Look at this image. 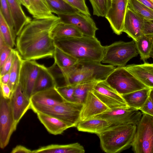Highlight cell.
Segmentation results:
<instances>
[{
  "instance_id": "cell-32",
  "label": "cell",
  "mask_w": 153,
  "mask_h": 153,
  "mask_svg": "<svg viewBox=\"0 0 153 153\" xmlns=\"http://www.w3.org/2000/svg\"><path fill=\"white\" fill-rule=\"evenodd\" d=\"M0 35L5 43L13 48L16 45L15 33L10 28L1 13L0 12Z\"/></svg>"
},
{
  "instance_id": "cell-14",
  "label": "cell",
  "mask_w": 153,
  "mask_h": 153,
  "mask_svg": "<svg viewBox=\"0 0 153 153\" xmlns=\"http://www.w3.org/2000/svg\"><path fill=\"white\" fill-rule=\"evenodd\" d=\"M128 0H116L112 3L105 17L114 32L117 35L123 32L124 19Z\"/></svg>"
},
{
  "instance_id": "cell-9",
  "label": "cell",
  "mask_w": 153,
  "mask_h": 153,
  "mask_svg": "<svg viewBox=\"0 0 153 153\" xmlns=\"http://www.w3.org/2000/svg\"><path fill=\"white\" fill-rule=\"evenodd\" d=\"M17 125L13 117L9 99L0 97V147L4 149L8 144Z\"/></svg>"
},
{
  "instance_id": "cell-43",
  "label": "cell",
  "mask_w": 153,
  "mask_h": 153,
  "mask_svg": "<svg viewBox=\"0 0 153 153\" xmlns=\"http://www.w3.org/2000/svg\"><path fill=\"white\" fill-rule=\"evenodd\" d=\"M143 114L145 113L153 116V102L149 97L140 108Z\"/></svg>"
},
{
  "instance_id": "cell-37",
  "label": "cell",
  "mask_w": 153,
  "mask_h": 153,
  "mask_svg": "<svg viewBox=\"0 0 153 153\" xmlns=\"http://www.w3.org/2000/svg\"><path fill=\"white\" fill-rule=\"evenodd\" d=\"M76 85H67L56 88L65 101L76 102L74 97V91Z\"/></svg>"
},
{
  "instance_id": "cell-1",
  "label": "cell",
  "mask_w": 153,
  "mask_h": 153,
  "mask_svg": "<svg viewBox=\"0 0 153 153\" xmlns=\"http://www.w3.org/2000/svg\"><path fill=\"white\" fill-rule=\"evenodd\" d=\"M61 22L54 15L34 19L26 25L17 36L16 47L23 60H35L53 56L55 48L51 32Z\"/></svg>"
},
{
  "instance_id": "cell-50",
  "label": "cell",
  "mask_w": 153,
  "mask_h": 153,
  "mask_svg": "<svg viewBox=\"0 0 153 153\" xmlns=\"http://www.w3.org/2000/svg\"><path fill=\"white\" fill-rule=\"evenodd\" d=\"M150 57L152 58L153 59V41L152 48L150 53Z\"/></svg>"
},
{
  "instance_id": "cell-25",
  "label": "cell",
  "mask_w": 153,
  "mask_h": 153,
  "mask_svg": "<svg viewBox=\"0 0 153 153\" xmlns=\"http://www.w3.org/2000/svg\"><path fill=\"white\" fill-rule=\"evenodd\" d=\"M150 90L147 87L121 95L129 107L139 110L149 97Z\"/></svg>"
},
{
  "instance_id": "cell-46",
  "label": "cell",
  "mask_w": 153,
  "mask_h": 153,
  "mask_svg": "<svg viewBox=\"0 0 153 153\" xmlns=\"http://www.w3.org/2000/svg\"><path fill=\"white\" fill-rule=\"evenodd\" d=\"M10 71L0 76V82L6 84L8 83L10 79Z\"/></svg>"
},
{
  "instance_id": "cell-13",
  "label": "cell",
  "mask_w": 153,
  "mask_h": 153,
  "mask_svg": "<svg viewBox=\"0 0 153 153\" xmlns=\"http://www.w3.org/2000/svg\"><path fill=\"white\" fill-rule=\"evenodd\" d=\"M57 15L60 18L61 22L74 25L83 35L95 37L96 32L98 28L91 16L79 11L72 13Z\"/></svg>"
},
{
  "instance_id": "cell-34",
  "label": "cell",
  "mask_w": 153,
  "mask_h": 153,
  "mask_svg": "<svg viewBox=\"0 0 153 153\" xmlns=\"http://www.w3.org/2000/svg\"><path fill=\"white\" fill-rule=\"evenodd\" d=\"M128 7L144 19H153V10L137 0H128Z\"/></svg>"
},
{
  "instance_id": "cell-41",
  "label": "cell",
  "mask_w": 153,
  "mask_h": 153,
  "mask_svg": "<svg viewBox=\"0 0 153 153\" xmlns=\"http://www.w3.org/2000/svg\"><path fill=\"white\" fill-rule=\"evenodd\" d=\"M13 49L6 44L0 47V68L7 59Z\"/></svg>"
},
{
  "instance_id": "cell-11",
  "label": "cell",
  "mask_w": 153,
  "mask_h": 153,
  "mask_svg": "<svg viewBox=\"0 0 153 153\" xmlns=\"http://www.w3.org/2000/svg\"><path fill=\"white\" fill-rule=\"evenodd\" d=\"M91 91L110 109L128 106L122 96L105 80L98 81Z\"/></svg>"
},
{
  "instance_id": "cell-5",
  "label": "cell",
  "mask_w": 153,
  "mask_h": 153,
  "mask_svg": "<svg viewBox=\"0 0 153 153\" xmlns=\"http://www.w3.org/2000/svg\"><path fill=\"white\" fill-rule=\"evenodd\" d=\"M139 53L135 42L119 41L105 46L102 62L113 66L125 67L127 62Z\"/></svg>"
},
{
  "instance_id": "cell-8",
  "label": "cell",
  "mask_w": 153,
  "mask_h": 153,
  "mask_svg": "<svg viewBox=\"0 0 153 153\" xmlns=\"http://www.w3.org/2000/svg\"><path fill=\"white\" fill-rule=\"evenodd\" d=\"M105 81L121 95L147 88L125 67L115 68Z\"/></svg>"
},
{
  "instance_id": "cell-33",
  "label": "cell",
  "mask_w": 153,
  "mask_h": 153,
  "mask_svg": "<svg viewBox=\"0 0 153 153\" xmlns=\"http://www.w3.org/2000/svg\"><path fill=\"white\" fill-rule=\"evenodd\" d=\"M98 81H93L76 85L74 94L76 102L83 104L88 92L93 90Z\"/></svg>"
},
{
  "instance_id": "cell-6",
  "label": "cell",
  "mask_w": 153,
  "mask_h": 153,
  "mask_svg": "<svg viewBox=\"0 0 153 153\" xmlns=\"http://www.w3.org/2000/svg\"><path fill=\"white\" fill-rule=\"evenodd\" d=\"M82 104L64 101L51 107L31 108L35 113L38 112L48 114L62 121L71 127H76L80 121Z\"/></svg>"
},
{
  "instance_id": "cell-20",
  "label": "cell",
  "mask_w": 153,
  "mask_h": 153,
  "mask_svg": "<svg viewBox=\"0 0 153 153\" xmlns=\"http://www.w3.org/2000/svg\"><path fill=\"white\" fill-rule=\"evenodd\" d=\"M14 24L16 36H18L24 26L32 20L23 11L19 0H7Z\"/></svg>"
},
{
  "instance_id": "cell-44",
  "label": "cell",
  "mask_w": 153,
  "mask_h": 153,
  "mask_svg": "<svg viewBox=\"0 0 153 153\" xmlns=\"http://www.w3.org/2000/svg\"><path fill=\"white\" fill-rule=\"evenodd\" d=\"M0 94L5 98L10 99L12 92L8 84L0 82Z\"/></svg>"
},
{
  "instance_id": "cell-12",
  "label": "cell",
  "mask_w": 153,
  "mask_h": 153,
  "mask_svg": "<svg viewBox=\"0 0 153 153\" xmlns=\"http://www.w3.org/2000/svg\"><path fill=\"white\" fill-rule=\"evenodd\" d=\"M41 64L32 60H23L20 70L19 84L26 96L30 99Z\"/></svg>"
},
{
  "instance_id": "cell-28",
  "label": "cell",
  "mask_w": 153,
  "mask_h": 153,
  "mask_svg": "<svg viewBox=\"0 0 153 153\" xmlns=\"http://www.w3.org/2000/svg\"><path fill=\"white\" fill-rule=\"evenodd\" d=\"M23 60L18 52L16 50L14 61L10 71V79L7 84L12 93L15 91L19 84L20 72Z\"/></svg>"
},
{
  "instance_id": "cell-51",
  "label": "cell",
  "mask_w": 153,
  "mask_h": 153,
  "mask_svg": "<svg viewBox=\"0 0 153 153\" xmlns=\"http://www.w3.org/2000/svg\"><path fill=\"white\" fill-rule=\"evenodd\" d=\"M109 1L111 4V3L114 1H115L116 0H109Z\"/></svg>"
},
{
  "instance_id": "cell-29",
  "label": "cell",
  "mask_w": 153,
  "mask_h": 153,
  "mask_svg": "<svg viewBox=\"0 0 153 153\" xmlns=\"http://www.w3.org/2000/svg\"><path fill=\"white\" fill-rule=\"evenodd\" d=\"M153 41V37L143 34L135 41L140 59L144 61L150 57Z\"/></svg>"
},
{
  "instance_id": "cell-19",
  "label": "cell",
  "mask_w": 153,
  "mask_h": 153,
  "mask_svg": "<svg viewBox=\"0 0 153 153\" xmlns=\"http://www.w3.org/2000/svg\"><path fill=\"white\" fill-rule=\"evenodd\" d=\"M125 68L147 87L153 88V63L130 64Z\"/></svg>"
},
{
  "instance_id": "cell-18",
  "label": "cell",
  "mask_w": 153,
  "mask_h": 153,
  "mask_svg": "<svg viewBox=\"0 0 153 153\" xmlns=\"http://www.w3.org/2000/svg\"><path fill=\"white\" fill-rule=\"evenodd\" d=\"M30 99L31 108L53 106L65 101L56 87L34 94L32 95Z\"/></svg>"
},
{
  "instance_id": "cell-26",
  "label": "cell",
  "mask_w": 153,
  "mask_h": 153,
  "mask_svg": "<svg viewBox=\"0 0 153 153\" xmlns=\"http://www.w3.org/2000/svg\"><path fill=\"white\" fill-rule=\"evenodd\" d=\"M30 6L28 10L34 19L47 18L54 15L51 12L46 0H29Z\"/></svg>"
},
{
  "instance_id": "cell-31",
  "label": "cell",
  "mask_w": 153,
  "mask_h": 153,
  "mask_svg": "<svg viewBox=\"0 0 153 153\" xmlns=\"http://www.w3.org/2000/svg\"><path fill=\"white\" fill-rule=\"evenodd\" d=\"M52 13L56 14H66L79 11L65 0H46Z\"/></svg>"
},
{
  "instance_id": "cell-15",
  "label": "cell",
  "mask_w": 153,
  "mask_h": 153,
  "mask_svg": "<svg viewBox=\"0 0 153 153\" xmlns=\"http://www.w3.org/2000/svg\"><path fill=\"white\" fill-rule=\"evenodd\" d=\"M9 102L14 120L17 125L27 111L31 109L30 99L24 93L19 84L16 90L12 93Z\"/></svg>"
},
{
  "instance_id": "cell-49",
  "label": "cell",
  "mask_w": 153,
  "mask_h": 153,
  "mask_svg": "<svg viewBox=\"0 0 153 153\" xmlns=\"http://www.w3.org/2000/svg\"><path fill=\"white\" fill-rule=\"evenodd\" d=\"M149 97L153 102V88H151Z\"/></svg>"
},
{
  "instance_id": "cell-36",
  "label": "cell",
  "mask_w": 153,
  "mask_h": 153,
  "mask_svg": "<svg viewBox=\"0 0 153 153\" xmlns=\"http://www.w3.org/2000/svg\"><path fill=\"white\" fill-rule=\"evenodd\" d=\"M48 70L55 81L56 87L66 85L64 76L60 68L54 62Z\"/></svg>"
},
{
  "instance_id": "cell-22",
  "label": "cell",
  "mask_w": 153,
  "mask_h": 153,
  "mask_svg": "<svg viewBox=\"0 0 153 153\" xmlns=\"http://www.w3.org/2000/svg\"><path fill=\"white\" fill-rule=\"evenodd\" d=\"M36 113L40 122L48 131L52 134H61L70 128L66 123L55 117L40 112Z\"/></svg>"
},
{
  "instance_id": "cell-27",
  "label": "cell",
  "mask_w": 153,
  "mask_h": 153,
  "mask_svg": "<svg viewBox=\"0 0 153 153\" xmlns=\"http://www.w3.org/2000/svg\"><path fill=\"white\" fill-rule=\"evenodd\" d=\"M53 38L76 37L82 36V32L75 26L61 22L52 30Z\"/></svg>"
},
{
  "instance_id": "cell-52",
  "label": "cell",
  "mask_w": 153,
  "mask_h": 153,
  "mask_svg": "<svg viewBox=\"0 0 153 153\" xmlns=\"http://www.w3.org/2000/svg\"><path fill=\"white\" fill-rule=\"evenodd\" d=\"M153 3V0H150Z\"/></svg>"
},
{
  "instance_id": "cell-24",
  "label": "cell",
  "mask_w": 153,
  "mask_h": 153,
  "mask_svg": "<svg viewBox=\"0 0 153 153\" xmlns=\"http://www.w3.org/2000/svg\"><path fill=\"white\" fill-rule=\"evenodd\" d=\"M55 87H56L55 81L48 68L44 65H41L35 84L32 95L39 92Z\"/></svg>"
},
{
  "instance_id": "cell-16",
  "label": "cell",
  "mask_w": 153,
  "mask_h": 153,
  "mask_svg": "<svg viewBox=\"0 0 153 153\" xmlns=\"http://www.w3.org/2000/svg\"><path fill=\"white\" fill-rule=\"evenodd\" d=\"M82 104L80 121L93 117L110 109L92 91L88 92Z\"/></svg>"
},
{
  "instance_id": "cell-17",
  "label": "cell",
  "mask_w": 153,
  "mask_h": 153,
  "mask_svg": "<svg viewBox=\"0 0 153 153\" xmlns=\"http://www.w3.org/2000/svg\"><path fill=\"white\" fill-rule=\"evenodd\" d=\"M144 19L128 6L123 32L136 41L143 34Z\"/></svg>"
},
{
  "instance_id": "cell-4",
  "label": "cell",
  "mask_w": 153,
  "mask_h": 153,
  "mask_svg": "<svg viewBox=\"0 0 153 153\" xmlns=\"http://www.w3.org/2000/svg\"><path fill=\"white\" fill-rule=\"evenodd\" d=\"M137 125L129 123L114 125L97 134L102 150L107 153H119L131 146Z\"/></svg>"
},
{
  "instance_id": "cell-42",
  "label": "cell",
  "mask_w": 153,
  "mask_h": 153,
  "mask_svg": "<svg viewBox=\"0 0 153 153\" xmlns=\"http://www.w3.org/2000/svg\"><path fill=\"white\" fill-rule=\"evenodd\" d=\"M143 33L144 35L153 37V19H144Z\"/></svg>"
},
{
  "instance_id": "cell-38",
  "label": "cell",
  "mask_w": 153,
  "mask_h": 153,
  "mask_svg": "<svg viewBox=\"0 0 153 153\" xmlns=\"http://www.w3.org/2000/svg\"><path fill=\"white\" fill-rule=\"evenodd\" d=\"M0 12L11 29L15 32L14 23L7 0H0Z\"/></svg>"
},
{
  "instance_id": "cell-21",
  "label": "cell",
  "mask_w": 153,
  "mask_h": 153,
  "mask_svg": "<svg viewBox=\"0 0 153 153\" xmlns=\"http://www.w3.org/2000/svg\"><path fill=\"white\" fill-rule=\"evenodd\" d=\"M113 126L108 120L102 118L92 117L79 121L76 127L79 131L94 133H100Z\"/></svg>"
},
{
  "instance_id": "cell-3",
  "label": "cell",
  "mask_w": 153,
  "mask_h": 153,
  "mask_svg": "<svg viewBox=\"0 0 153 153\" xmlns=\"http://www.w3.org/2000/svg\"><path fill=\"white\" fill-rule=\"evenodd\" d=\"M115 68L111 65H105L100 62L89 60L78 61L71 67L60 68L66 85L105 80Z\"/></svg>"
},
{
  "instance_id": "cell-23",
  "label": "cell",
  "mask_w": 153,
  "mask_h": 153,
  "mask_svg": "<svg viewBox=\"0 0 153 153\" xmlns=\"http://www.w3.org/2000/svg\"><path fill=\"white\" fill-rule=\"evenodd\" d=\"M33 153H84V147L78 143L66 144H51L33 150Z\"/></svg>"
},
{
  "instance_id": "cell-45",
  "label": "cell",
  "mask_w": 153,
  "mask_h": 153,
  "mask_svg": "<svg viewBox=\"0 0 153 153\" xmlns=\"http://www.w3.org/2000/svg\"><path fill=\"white\" fill-rule=\"evenodd\" d=\"M11 153H33V150L20 145H17L12 150Z\"/></svg>"
},
{
  "instance_id": "cell-40",
  "label": "cell",
  "mask_w": 153,
  "mask_h": 153,
  "mask_svg": "<svg viewBox=\"0 0 153 153\" xmlns=\"http://www.w3.org/2000/svg\"><path fill=\"white\" fill-rule=\"evenodd\" d=\"M16 50L13 49L10 56L5 61L2 66L0 68V76L9 72L13 65L15 54Z\"/></svg>"
},
{
  "instance_id": "cell-35",
  "label": "cell",
  "mask_w": 153,
  "mask_h": 153,
  "mask_svg": "<svg viewBox=\"0 0 153 153\" xmlns=\"http://www.w3.org/2000/svg\"><path fill=\"white\" fill-rule=\"evenodd\" d=\"M93 9V15L105 17L111 4L109 0H89Z\"/></svg>"
},
{
  "instance_id": "cell-39",
  "label": "cell",
  "mask_w": 153,
  "mask_h": 153,
  "mask_svg": "<svg viewBox=\"0 0 153 153\" xmlns=\"http://www.w3.org/2000/svg\"><path fill=\"white\" fill-rule=\"evenodd\" d=\"M65 0L79 11L86 15L91 16L88 8L86 5L85 0Z\"/></svg>"
},
{
  "instance_id": "cell-10",
  "label": "cell",
  "mask_w": 153,
  "mask_h": 153,
  "mask_svg": "<svg viewBox=\"0 0 153 153\" xmlns=\"http://www.w3.org/2000/svg\"><path fill=\"white\" fill-rule=\"evenodd\" d=\"M142 116L139 110L128 106L110 109L93 117L108 120L113 126L129 123L137 125Z\"/></svg>"
},
{
  "instance_id": "cell-2",
  "label": "cell",
  "mask_w": 153,
  "mask_h": 153,
  "mask_svg": "<svg viewBox=\"0 0 153 153\" xmlns=\"http://www.w3.org/2000/svg\"><path fill=\"white\" fill-rule=\"evenodd\" d=\"M55 46L78 61H102L105 46L96 37L83 35L81 37L53 38Z\"/></svg>"
},
{
  "instance_id": "cell-47",
  "label": "cell",
  "mask_w": 153,
  "mask_h": 153,
  "mask_svg": "<svg viewBox=\"0 0 153 153\" xmlns=\"http://www.w3.org/2000/svg\"><path fill=\"white\" fill-rule=\"evenodd\" d=\"M153 10V3L150 0H137Z\"/></svg>"
},
{
  "instance_id": "cell-48",
  "label": "cell",
  "mask_w": 153,
  "mask_h": 153,
  "mask_svg": "<svg viewBox=\"0 0 153 153\" xmlns=\"http://www.w3.org/2000/svg\"><path fill=\"white\" fill-rule=\"evenodd\" d=\"M22 5L24 6L27 10L30 6V3L29 0H19Z\"/></svg>"
},
{
  "instance_id": "cell-30",
  "label": "cell",
  "mask_w": 153,
  "mask_h": 153,
  "mask_svg": "<svg viewBox=\"0 0 153 153\" xmlns=\"http://www.w3.org/2000/svg\"><path fill=\"white\" fill-rule=\"evenodd\" d=\"M53 57L54 62L60 68H62L71 67L78 61L77 59L56 46Z\"/></svg>"
},
{
  "instance_id": "cell-7",
  "label": "cell",
  "mask_w": 153,
  "mask_h": 153,
  "mask_svg": "<svg viewBox=\"0 0 153 153\" xmlns=\"http://www.w3.org/2000/svg\"><path fill=\"white\" fill-rule=\"evenodd\" d=\"M131 146L135 153H153V116L143 114Z\"/></svg>"
}]
</instances>
